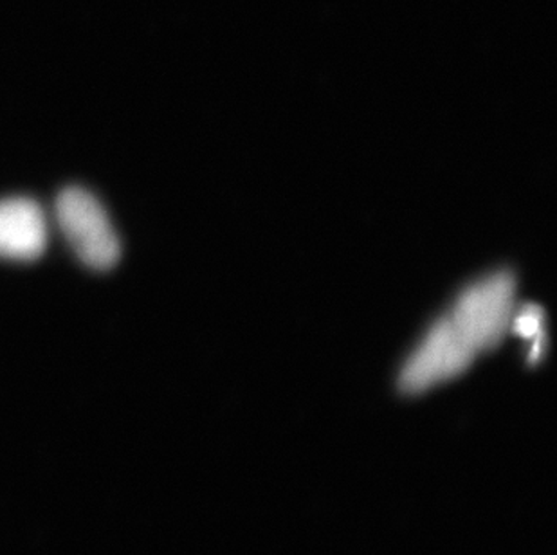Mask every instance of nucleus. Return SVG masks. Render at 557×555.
<instances>
[{"label": "nucleus", "mask_w": 557, "mask_h": 555, "mask_svg": "<svg viewBox=\"0 0 557 555\" xmlns=\"http://www.w3.org/2000/svg\"><path fill=\"white\" fill-rule=\"evenodd\" d=\"M510 329L527 340L542 341L543 310L537 305H527L523 309L515 310Z\"/></svg>", "instance_id": "20e7f679"}, {"label": "nucleus", "mask_w": 557, "mask_h": 555, "mask_svg": "<svg viewBox=\"0 0 557 555\" xmlns=\"http://www.w3.org/2000/svg\"><path fill=\"white\" fill-rule=\"evenodd\" d=\"M54 215L62 235L79 262L109 271L120 262L122 244L100 200L87 189L71 186L57 197Z\"/></svg>", "instance_id": "f03ea898"}, {"label": "nucleus", "mask_w": 557, "mask_h": 555, "mask_svg": "<svg viewBox=\"0 0 557 555\" xmlns=\"http://www.w3.org/2000/svg\"><path fill=\"white\" fill-rule=\"evenodd\" d=\"M515 310V276L502 271L469 287L438 323L460 348L476 357L504 340Z\"/></svg>", "instance_id": "f257e3e1"}, {"label": "nucleus", "mask_w": 557, "mask_h": 555, "mask_svg": "<svg viewBox=\"0 0 557 555\" xmlns=\"http://www.w3.org/2000/svg\"><path fill=\"white\" fill-rule=\"evenodd\" d=\"M48 217L37 200L11 197L0 200V258L35 262L48 247Z\"/></svg>", "instance_id": "7ed1b4c3"}]
</instances>
